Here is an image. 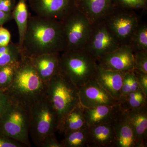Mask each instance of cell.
<instances>
[{
	"instance_id": "1",
	"label": "cell",
	"mask_w": 147,
	"mask_h": 147,
	"mask_svg": "<svg viewBox=\"0 0 147 147\" xmlns=\"http://www.w3.org/2000/svg\"><path fill=\"white\" fill-rule=\"evenodd\" d=\"M66 46L62 21L37 15L29 16L23 44L24 55L32 57L60 53Z\"/></svg>"
},
{
	"instance_id": "2",
	"label": "cell",
	"mask_w": 147,
	"mask_h": 147,
	"mask_svg": "<svg viewBox=\"0 0 147 147\" xmlns=\"http://www.w3.org/2000/svg\"><path fill=\"white\" fill-rule=\"evenodd\" d=\"M46 92L47 85L40 79L30 57L24 55L5 92L12 102L29 111L35 102L46 95Z\"/></svg>"
},
{
	"instance_id": "3",
	"label": "cell",
	"mask_w": 147,
	"mask_h": 147,
	"mask_svg": "<svg viewBox=\"0 0 147 147\" xmlns=\"http://www.w3.org/2000/svg\"><path fill=\"white\" fill-rule=\"evenodd\" d=\"M46 96L57 113L61 133L66 117L80 104L78 88L60 70L47 84Z\"/></svg>"
},
{
	"instance_id": "4",
	"label": "cell",
	"mask_w": 147,
	"mask_h": 147,
	"mask_svg": "<svg viewBox=\"0 0 147 147\" xmlns=\"http://www.w3.org/2000/svg\"><path fill=\"white\" fill-rule=\"evenodd\" d=\"M61 55L60 69L78 88L95 78L96 60L84 49L67 50Z\"/></svg>"
},
{
	"instance_id": "5",
	"label": "cell",
	"mask_w": 147,
	"mask_h": 147,
	"mask_svg": "<svg viewBox=\"0 0 147 147\" xmlns=\"http://www.w3.org/2000/svg\"><path fill=\"white\" fill-rule=\"evenodd\" d=\"M29 115L30 137L40 147L45 137L58 131L57 115L46 95L32 105Z\"/></svg>"
},
{
	"instance_id": "6",
	"label": "cell",
	"mask_w": 147,
	"mask_h": 147,
	"mask_svg": "<svg viewBox=\"0 0 147 147\" xmlns=\"http://www.w3.org/2000/svg\"><path fill=\"white\" fill-rule=\"evenodd\" d=\"M29 123V110L12 102L0 117V133L30 147Z\"/></svg>"
},
{
	"instance_id": "7",
	"label": "cell",
	"mask_w": 147,
	"mask_h": 147,
	"mask_svg": "<svg viewBox=\"0 0 147 147\" xmlns=\"http://www.w3.org/2000/svg\"><path fill=\"white\" fill-rule=\"evenodd\" d=\"M103 20L121 45H129L140 24L139 17L134 10L115 5Z\"/></svg>"
},
{
	"instance_id": "8",
	"label": "cell",
	"mask_w": 147,
	"mask_h": 147,
	"mask_svg": "<svg viewBox=\"0 0 147 147\" xmlns=\"http://www.w3.org/2000/svg\"><path fill=\"white\" fill-rule=\"evenodd\" d=\"M62 21L66 39L65 51L84 49L91 32V23L76 8Z\"/></svg>"
},
{
	"instance_id": "9",
	"label": "cell",
	"mask_w": 147,
	"mask_h": 147,
	"mask_svg": "<svg viewBox=\"0 0 147 147\" xmlns=\"http://www.w3.org/2000/svg\"><path fill=\"white\" fill-rule=\"evenodd\" d=\"M120 45L102 20L92 24L90 34L84 49L97 60Z\"/></svg>"
},
{
	"instance_id": "10",
	"label": "cell",
	"mask_w": 147,
	"mask_h": 147,
	"mask_svg": "<svg viewBox=\"0 0 147 147\" xmlns=\"http://www.w3.org/2000/svg\"><path fill=\"white\" fill-rule=\"evenodd\" d=\"M37 16L62 21L76 8L75 0H28Z\"/></svg>"
},
{
	"instance_id": "11",
	"label": "cell",
	"mask_w": 147,
	"mask_h": 147,
	"mask_svg": "<svg viewBox=\"0 0 147 147\" xmlns=\"http://www.w3.org/2000/svg\"><path fill=\"white\" fill-rule=\"evenodd\" d=\"M96 61L102 68L109 70L126 72L134 69L133 52L129 45H121Z\"/></svg>"
},
{
	"instance_id": "12",
	"label": "cell",
	"mask_w": 147,
	"mask_h": 147,
	"mask_svg": "<svg viewBox=\"0 0 147 147\" xmlns=\"http://www.w3.org/2000/svg\"><path fill=\"white\" fill-rule=\"evenodd\" d=\"M80 103L85 108H92L100 105H113L119 104L98 83L95 78L78 88Z\"/></svg>"
},
{
	"instance_id": "13",
	"label": "cell",
	"mask_w": 147,
	"mask_h": 147,
	"mask_svg": "<svg viewBox=\"0 0 147 147\" xmlns=\"http://www.w3.org/2000/svg\"><path fill=\"white\" fill-rule=\"evenodd\" d=\"M75 4L92 24L103 20L114 6L113 0H75Z\"/></svg>"
},
{
	"instance_id": "14",
	"label": "cell",
	"mask_w": 147,
	"mask_h": 147,
	"mask_svg": "<svg viewBox=\"0 0 147 147\" xmlns=\"http://www.w3.org/2000/svg\"><path fill=\"white\" fill-rule=\"evenodd\" d=\"M60 58V53L43 54L30 57L40 77L45 85L61 70Z\"/></svg>"
},
{
	"instance_id": "15",
	"label": "cell",
	"mask_w": 147,
	"mask_h": 147,
	"mask_svg": "<svg viewBox=\"0 0 147 147\" xmlns=\"http://www.w3.org/2000/svg\"><path fill=\"white\" fill-rule=\"evenodd\" d=\"M126 72L105 69L98 64L95 78L105 91L118 101L120 98L124 77Z\"/></svg>"
},
{
	"instance_id": "16",
	"label": "cell",
	"mask_w": 147,
	"mask_h": 147,
	"mask_svg": "<svg viewBox=\"0 0 147 147\" xmlns=\"http://www.w3.org/2000/svg\"><path fill=\"white\" fill-rule=\"evenodd\" d=\"M84 112L86 123L90 126L112 123L122 111L118 104L100 105L92 108L84 107Z\"/></svg>"
},
{
	"instance_id": "17",
	"label": "cell",
	"mask_w": 147,
	"mask_h": 147,
	"mask_svg": "<svg viewBox=\"0 0 147 147\" xmlns=\"http://www.w3.org/2000/svg\"><path fill=\"white\" fill-rule=\"evenodd\" d=\"M88 147H116L113 123L88 126Z\"/></svg>"
},
{
	"instance_id": "18",
	"label": "cell",
	"mask_w": 147,
	"mask_h": 147,
	"mask_svg": "<svg viewBox=\"0 0 147 147\" xmlns=\"http://www.w3.org/2000/svg\"><path fill=\"white\" fill-rule=\"evenodd\" d=\"M123 113L126 115L133 129L137 147H146L147 104L141 108Z\"/></svg>"
},
{
	"instance_id": "19",
	"label": "cell",
	"mask_w": 147,
	"mask_h": 147,
	"mask_svg": "<svg viewBox=\"0 0 147 147\" xmlns=\"http://www.w3.org/2000/svg\"><path fill=\"white\" fill-rule=\"evenodd\" d=\"M112 123L117 139L116 147H137L133 129L123 112Z\"/></svg>"
},
{
	"instance_id": "20",
	"label": "cell",
	"mask_w": 147,
	"mask_h": 147,
	"mask_svg": "<svg viewBox=\"0 0 147 147\" xmlns=\"http://www.w3.org/2000/svg\"><path fill=\"white\" fill-rule=\"evenodd\" d=\"M27 1V0H19L12 12V17L15 20L18 26L19 34L18 44L23 51V42L29 17Z\"/></svg>"
},
{
	"instance_id": "21",
	"label": "cell",
	"mask_w": 147,
	"mask_h": 147,
	"mask_svg": "<svg viewBox=\"0 0 147 147\" xmlns=\"http://www.w3.org/2000/svg\"><path fill=\"white\" fill-rule=\"evenodd\" d=\"M84 112V107L81 103L74 108L66 117L61 133L78 130L88 127Z\"/></svg>"
},
{
	"instance_id": "22",
	"label": "cell",
	"mask_w": 147,
	"mask_h": 147,
	"mask_svg": "<svg viewBox=\"0 0 147 147\" xmlns=\"http://www.w3.org/2000/svg\"><path fill=\"white\" fill-rule=\"evenodd\" d=\"M119 105L122 112H126L141 108L147 104V97L142 90L131 92L118 100Z\"/></svg>"
},
{
	"instance_id": "23",
	"label": "cell",
	"mask_w": 147,
	"mask_h": 147,
	"mask_svg": "<svg viewBox=\"0 0 147 147\" xmlns=\"http://www.w3.org/2000/svg\"><path fill=\"white\" fill-rule=\"evenodd\" d=\"M60 142L63 147H87L89 139L88 126L65 133Z\"/></svg>"
},
{
	"instance_id": "24",
	"label": "cell",
	"mask_w": 147,
	"mask_h": 147,
	"mask_svg": "<svg viewBox=\"0 0 147 147\" xmlns=\"http://www.w3.org/2000/svg\"><path fill=\"white\" fill-rule=\"evenodd\" d=\"M18 44L11 42L6 46H0V68L9 64L18 62L24 55Z\"/></svg>"
},
{
	"instance_id": "25",
	"label": "cell",
	"mask_w": 147,
	"mask_h": 147,
	"mask_svg": "<svg viewBox=\"0 0 147 147\" xmlns=\"http://www.w3.org/2000/svg\"><path fill=\"white\" fill-rule=\"evenodd\" d=\"M133 53L147 51V25L145 23L139 24L129 42Z\"/></svg>"
},
{
	"instance_id": "26",
	"label": "cell",
	"mask_w": 147,
	"mask_h": 147,
	"mask_svg": "<svg viewBox=\"0 0 147 147\" xmlns=\"http://www.w3.org/2000/svg\"><path fill=\"white\" fill-rule=\"evenodd\" d=\"M19 61L9 64L0 68V91L6 92L10 86Z\"/></svg>"
},
{
	"instance_id": "27",
	"label": "cell",
	"mask_w": 147,
	"mask_h": 147,
	"mask_svg": "<svg viewBox=\"0 0 147 147\" xmlns=\"http://www.w3.org/2000/svg\"><path fill=\"white\" fill-rule=\"evenodd\" d=\"M114 5L129 10L143 9L147 7V0H113Z\"/></svg>"
},
{
	"instance_id": "28",
	"label": "cell",
	"mask_w": 147,
	"mask_h": 147,
	"mask_svg": "<svg viewBox=\"0 0 147 147\" xmlns=\"http://www.w3.org/2000/svg\"><path fill=\"white\" fill-rule=\"evenodd\" d=\"M134 69L147 74V51L133 53Z\"/></svg>"
},
{
	"instance_id": "29",
	"label": "cell",
	"mask_w": 147,
	"mask_h": 147,
	"mask_svg": "<svg viewBox=\"0 0 147 147\" xmlns=\"http://www.w3.org/2000/svg\"><path fill=\"white\" fill-rule=\"evenodd\" d=\"M23 144L0 133V147H24Z\"/></svg>"
},
{
	"instance_id": "30",
	"label": "cell",
	"mask_w": 147,
	"mask_h": 147,
	"mask_svg": "<svg viewBox=\"0 0 147 147\" xmlns=\"http://www.w3.org/2000/svg\"><path fill=\"white\" fill-rule=\"evenodd\" d=\"M131 71H127L124 77L123 82V84L121 88L120 98L124 97L131 92V79H130Z\"/></svg>"
},
{
	"instance_id": "31",
	"label": "cell",
	"mask_w": 147,
	"mask_h": 147,
	"mask_svg": "<svg viewBox=\"0 0 147 147\" xmlns=\"http://www.w3.org/2000/svg\"><path fill=\"white\" fill-rule=\"evenodd\" d=\"M133 71L137 77L140 89L147 97V74L140 72L134 69Z\"/></svg>"
},
{
	"instance_id": "32",
	"label": "cell",
	"mask_w": 147,
	"mask_h": 147,
	"mask_svg": "<svg viewBox=\"0 0 147 147\" xmlns=\"http://www.w3.org/2000/svg\"><path fill=\"white\" fill-rule=\"evenodd\" d=\"M40 147H63L60 142L57 140L55 133L50 134L45 137Z\"/></svg>"
},
{
	"instance_id": "33",
	"label": "cell",
	"mask_w": 147,
	"mask_h": 147,
	"mask_svg": "<svg viewBox=\"0 0 147 147\" xmlns=\"http://www.w3.org/2000/svg\"><path fill=\"white\" fill-rule=\"evenodd\" d=\"M12 101L5 92L0 91V117L8 108Z\"/></svg>"
},
{
	"instance_id": "34",
	"label": "cell",
	"mask_w": 147,
	"mask_h": 147,
	"mask_svg": "<svg viewBox=\"0 0 147 147\" xmlns=\"http://www.w3.org/2000/svg\"><path fill=\"white\" fill-rule=\"evenodd\" d=\"M15 0H0V10L11 13L15 6Z\"/></svg>"
},
{
	"instance_id": "35",
	"label": "cell",
	"mask_w": 147,
	"mask_h": 147,
	"mask_svg": "<svg viewBox=\"0 0 147 147\" xmlns=\"http://www.w3.org/2000/svg\"><path fill=\"white\" fill-rule=\"evenodd\" d=\"M11 34L7 30L2 27H0V46L8 45L10 42Z\"/></svg>"
},
{
	"instance_id": "36",
	"label": "cell",
	"mask_w": 147,
	"mask_h": 147,
	"mask_svg": "<svg viewBox=\"0 0 147 147\" xmlns=\"http://www.w3.org/2000/svg\"><path fill=\"white\" fill-rule=\"evenodd\" d=\"M12 13H6L0 10V26L12 19Z\"/></svg>"
}]
</instances>
